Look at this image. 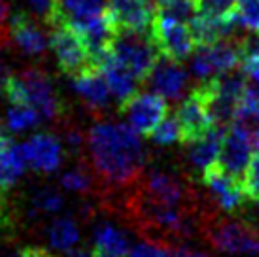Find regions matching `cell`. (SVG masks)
<instances>
[{
    "mask_svg": "<svg viewBox=\"0 0 259 257\" xmlns=\"http://www.w3.org/2000/svg\"><path fill=\"white\" fill-rule=\"evenodd\" d=\"M223 131H225V127L216 125L214 128H210L204 136L197 138L195 142L186 146L187 166H189V172H191L193 178L197 176V178L201 180L202 172L206 170V168H210L212 164L218 163L220 150H222Z\"/></svg>",
    "mask_w": 259,
    "mask_h": 257,
    "instance_id": "19",
    "label": "cell"
},
{
    "mask_svg": "<svg viewBox=\"0 0 259 257\" xmlns=\"http://www.w3.org/2000/svg\"><path fill=\"white\" fill-rule=\"evenodd\" d=\"M201 4L202 0H155V15L191 23V19L201 12Z\"/></svg>",
    "mask_w": 259,
    "mask_h": 257,
    "instance_id": "26",
    "label": "cell"
},
{
    "mask_svg": "<svg viewBox=\"0 0 259 257\" xmlns=\"http://www.w3.org/2000/svg\"><path fill=\"white\" fill-rule=\"evenodd\" d=\"M110 0H53L48 25H68L74 30L108 12Z\"/></svg>",
    "mask_w": 259,
    "mask_h": 257,
    "instance_id": "15",
    "label": "cell"
},
{
    "mask_svg": "<svg viewBox=\"0 0 259 257\" xmlns=\"http://www.w3.org/2000/svg\"><path fill=\"white\" fill-rule=\"evenodd\" d=\"M138 184V193L151 200H157L163 204L180 208H191V202L195 200V195L186 180L178 172L166 170L161 166H153L151 170L144 172Z\"/></svg>",
    "mask_w": 259,
    "mask_h": 257,
    "instance_id": "4",
    "label": "cell"
},
{
    "mask_svg": "<svg viewBox=\"0 0 259 257\" xmlns=\"http://www.w3.org/2000/svg\"><path fill=\"white\" fill-rule=\"evenodd\" d=\"M95 250L110 251V253H129V238L119 227L112 223H101L95 229Z\"/></svg>",
    "mask_w": 259,
    "mask_h": 257,
    "instance_id": "25",
    "label": "cell"
},
{
    "mask_svg": "<svg viewBox=\"0 0 259 257\" xmlns=\"http://www.w3.org/2000/svg\"><path fill=\"white\" fill-rule=\"evenodd\" d=\"M72 87L78 99L85 104L87 110H91L97 117L104 115L112 106L114 95L110 91L108 81L99 66H93L87 72L79 74L78 78L72 79Z\"/></svg>",
    "mask_w": 259,
    "mask_h": 257,
    "instance_id": "16",
    "label": "cell"
},
{
    "mask_svg": "<svg viewBox=\"0 0 259 257\" xmlns=\"http://www.w3.org/2000/svg\"><path fill=\"white\" fill-rule=\"evenodd\" d=\"M95 182H97V176H95L93 168H91V164L87 166V163L83 159H79L76 166L63 172V174H61V180H59L61 187L70 193L91 191L95 186Z\"/></svg>",
    "mask_w": 259,
    "mask_h": 257,
    "instance_id": "27",
    "label": "cell"
},
{
    "mask_svg": "<svg viewBox=\"0 0 259 257\" xmlns=\"http://www.w3.org/2000/svg\"><path fill=\"white\" fill-rule=\"evenodd\" d=\"M29 8L32 10V14L36 15L40 21L50 23L51 10H53V0H25Z\"/></svg>",
    "mask_w": 259,
    "mask_h": 257,
    "instance_id": "36",
    "label": "cell"
},
{
    "mask_svg": "<svg viewBox=\"0 0 259 257\" xmlns=\"http://www.w3.org/2000/svg\"><path fill=\"white\" fill-rule=\"evenodd\" d=\"M87 153L97 182L106 189L137 184L146 168V150L129 123L101 119L87 133Z\"/></svg>",
    "mask_w": 259,
    "mask_h": 257,
    "instance_id": "1",
    "label": "cell"
},
{
    "mask_svg": "<svg viewBox=\"0 0 259 257\" xmlns=\"http://www.w3.org/2000/svg\"><path fill=\"white\" fill-rule=\"evenodd\" d=\"M0 44H12L21 55L40 59L48 53L50 40L44 32L40 21L25 12H15L0 36Z\"/></svg>",
    "mask_w": 259,
    "mask_h": 257,
    "instance_id": "8",
    "label": "cell"
},
{
    "mask_svg": "<svg viewBox=\"0 0 259 257\" xmlns=\"http://www.w3.org/2000/svg\"><path fill=\"white\" fill-rule=\"evenodd\" d=\"M65 208V197L53 187H38L30 195V214L53 216Z\"/></svg>",
    "mask_w": 259,
    "mask_h": 257,
    "instance_id": "28",
    "label": "cell"
},
{
    "mask_svg": "<svg viewBox=\"0 0 259 257\" xmlns=\"http://www.w3.org/2000/svg\"><path fill=\"white\" fill-rule=\"evenodd\" d=\"M27 166L21 144L10 142L4 150H0V195H6L19 182Z\"/></svg>",
    "mask_w": 259,
    "mask_h": 257,
    "instance_id": "23",
    "label": "cell"
},
{
    "mask_svg": "<svg viewBox=\"0 0 259 257\" xmlns=\"http://www.w3.org/2000/svg\"><path fill=\"white\" fill-rule=\"evenodd\" d=\"M6 19H8V0H0V36L6 29Z\"/></svg>",
    "mask_w": 259,
    "mask_h": 257,
    "instance_id": "38",
    "label": "cell"
},
{
    "mask_svg": "<svg viewBox=\"0 0 259 257\" xmlns=\"http://www.w3.org/2000/svg\"><path fill=\"white\" fill-rule=\"evenodd\" d=\"M253 151H255L253 144L250 140V136L246 135V131H242L235 123H231L229 127H225V131H223L222 150H220L218 164L227 174L244 182L246 170L250 166Z\"/></svg>",
    "mask_w": 259,
    "mask_h": 257,
    "instance_id": "13",
    "label": "cell"
},
{
    "mask_svg": "<svg viewBox=\"0 0 259 257\" xmlns=\"http://www.w3.org/2000/svg\"><path fill=\"white\" fill-rule=\"evenodd\" d=\"M233 15L238 27L250 32H259V0H237Z\"/></svg>",
    "mask_w": 259,
    "mask_h": 257,
    "instance_id": "31",
    "label": "cell"
},
{
    "mask_svg": "<svg viewBox=\"0 0 259 257\" xmlns=\"http://www.w3.org/2000/svg\"><path fill=\"white\" fill-rule=\"evenodd\" d=\"M68 257H93V251H89V250H72V251H68Z\"/></svg>",
    "mask_w": 259,
    "mask_h": 257,
    "instance_id": "42",
    "label": "cell"
},
{
    "mask_svg": "<svg viewBox=\"0 0 259 257\" xmlns=\"http://www.w3.org/2000/svg\"><path fill=\"white\" fill-rule=\"evenodd\" d=\"M150 36L153 44L157 46L159 53L176 63H184L187 57L193 55L197 48L189 23L174 21L159 15H155V19L151 23Z\"/></svg>",
    "mask_w": 259,
    "mask_h": 257,
    "instance_id": "9",
    "label": "cell"
},
{
    "mask_svg": "<svg viewBox=\"0 0 259 257\" xmlns=\"http://www.w3.org/2000/svg\"><path fill=\"white\" fill-rule=\"evenodd\" d=\"M174 253H176V257H204V255H201V253H195V251H191V250H186V248H180V250H176Z\"/></svg>",
    "mask_w": 259,
    "mask_h": 257,
    "instance_id": "40",
    "label": "cell"
},
{
    "mask_svg": "<svg viewBox=\"0 0 259 257\" xmlns=\"http://www.w3.org/2000/svg\"><path fill=\"white\" fill-rule=\"evenodd\" d=\"M25 257H53L48 250H42V248H25Z\"/></svg>",
    "mask_w": 259,
    "mask_h": 257,
    "instance_id": "39",
    "label": "cell"
},
{
    "mask_svg": "<svg viewBox=\"0 0 259 257\" xmlns=\"http://www.w3.org/2000/svg\"><path fill=\"white\" fill-rule=\"evenodd\" d=\"M150 138L157 146H170V144L178 142L180 140V131H178L176 117H168L166 115L165 119L161 121V125L150 135Z\"/></svg>",
    "mask_w": 259,
    "mask_h": 257,
    "instance_id": "32",
    "label": "cell"
},
{
    "mask_svg": "<svg viewBox=\"0 0 259 257\" xmlns=\"http://www.w3.org/2000/svg\"><path fill=\"white\" fill-rule=\"evenodd\" d=\"M8 144H10V138H8L6 131L2 127V123H0V150H4Z\"/></svg>",
    "mask_w": 259,
    "mask_h": 257,
    "instance_id": "41",
    "label": "cell"
},
{
    "mask_svg": "<svg viewBox=\"0 0 259 257\" xmlns=\"http://www.w3.org/2000/svg\"><path fill=\"white\" fill-rule=\"evenodd\" d=\"M233 123L246 131V135L250 136L253 144V150L259 151V85L250 83L246 87Z\"/></svg>",
    "mask_w": 259,
    "mask_h": 257,
    "instance_id": "22",
    "label": "cell"
},
{
    "mask_svg": "<svg viewBox=\"0 0 259 257\" xmlns=\"http://www.w3.org/2000/svg\"><path fill=\"white\" fill-rule=\"evenodd\" d=\"M99 68L102 70L104 78L108 81V87L112 95H114V100L117 102V106L123 104L127 99H131L135 93H138V83L140 81L117 59H114L112 53L102 61Z\"/></svg>",
    "mask_w": 259,
    "mask_h": 257,
    "instance_id": "21",
    "label": "cell"
},
{
    "mask_svg": "<svg viewBox=\"0 0 259 257\" xmlns=\"http://www.w3.org/2000/svg\"><path fill=\"white\" fill-rule=\"evenodd\" d=\"M6 99L10 100V104L14 102L30 104L46 121L63 123V125L66 123L68 106L63 97L57 93L50 74L42 68L29 66L14 74L8 83Z\"/></svg>",
    "mask_w": 259,
    "mask_h": 257,
    "instance_id": "2",
    "label": "cell"
},
{
    "mask_svg": "<svg viewBox=\"0 0 259 257\" xmlns=\"http://www.w3.org/2000/svg\"><path fill=\"white\" fill-rule=\"evenodd\" d=\"M50 48L57 59L59 70L66 78H78L95 66L81 36L68 25H51Z\"/></svg>",
    "mask_w": 259,
    "mask_h": 257,
    "instance_id": "5",
    "label": "cell"
},
{
    "mask_svg": "<svg viewBox=\"0 0 259 257\" xmlns=\"http://www.w3.org/2000/svg\"><path fill=\"white\" fill-rule=\"evenodd\" d=\"M42 115L38 114L30 104H23V102H14L10 104L6 112V125L12 133H25L30 128L38 127L42 123Z\"/></svg>",
    "mask_w": 259,
    "mask_h": 257,
    "instance_id": "29",
    "label": "cell"
},
{
    "mask_svg": "<svg viewBox=\"0 0 259 257\" xmlns=\"http://www.w3.org/2000/svg\"><path fill=\"white\" fill-rule=\"evenodd\" d=\"M108 12L117 30L150 32L155 19V0H110Z\"/></svg>",
    "mask_w": 259,
    "mask_h": 257,
    "instance_id": "17",
    "label": "cell"
},
{
    "mask_svg": "<svg viewBox=\"0 0 259 257\" xmlns=\"http://www.w3.org/2000/svg\"><path fill=\"white\" fill-rule=\"evenodd\" d=\"M237 0H202L201 10L216 15H229L235 12Z\"/></svg>",
    "mask_w": 259,
    "mask_h": 257,
    "instance_id": "35",
    "label": "cell"
},
{
    "mask_svg": "<svg viewBox=\"0 0 259 257\" xmlns=\"http://www.w3.org/2000/svg\"><path fill=\"white\" fill-rule=\"evenodd\" d=\"M176 123H178V131H180V140L182 146L195 142L197 138H201L208 133L210 128L216 127L214 117L210 114L206 100L199 93V89L193 87L191 93L180 102V106L176 110Z\"/></svg>",
    "mask_w": 259,
    "mask_h": 257,
    "instance_id": "11",
    "label": "cell"
},
{
    "mask_svg": "<svg viewBox=\"0 0 259 257\" xmlns=\"http://www.w3.org/2000/svg\"><path fill=\"white\" fill-rule=\"evenodd\" d=\"M46 238L53 250L57 251H72L79 242V227L76 220L70 216L55 218L46 229Z\"/></svg>",
    "mask_w": 259,
    "mask_h": 257,
    "instance_id": "24",
    "label": "cell"
},
{
    "mask_svg": "<svg viewBox=\"0 0 259 257\" xmlns=\"http://www.w3.org/2000/svg\"><path fill=\"white\" fill-rule=\"evenodd\" d=\"M0 257H25V251H14V253H6V255H0Z\"/></svg>",
    "mask_w": 259,
    "mask_h": 257,
    "instance_id": "44",
    "label": "cell"
},
{
    "mask_svg": "<svg viewBox=\"0 0 259 257\" xmlns=\"http://www.w3.org/2000/svg\"><path fill=\"white\" fill-rule=\"evenodd\" d=\"M206 236L214 248L227 253H238V255L259 253V227L248 220L244 222L214 220L206 225Z\"/></svg>",
    "mask_w": 259,
    "mask_h": 257,
    "instance_id": "6",
    "label": "cell"
},
{
    "mask_svg": "<svg viewBox=\"0 0 259 257\" xmlns=\"http://www.w3.org/2000/svg\"><path fill=\"white\" fill-rule=\"evenodd\" d=\"M244 191L248 200H259V151L253 153L244 176Z\"/></svg>",
    "mask_w": 259,
    "mask_h": 257,
    "instance_id": "33",
    "label": "cell"
},
{
    "mask_svg": "<svg viewBox=\"0 0 259 257\" xmlns=\"http://www.w3.org/2000/svg\"><path fill=\"white\" fill-rule=\"evenodd\" d=\"M12 76H14V72L8 68L6 63H2V61H0V99H2V97H6L8 83H10Z\"/></svg>",
    "mask_w": 259,
    "mask_h": 257,
    "instance_id": "37",
    "label": "cell"
},
{
    "mask_svg": "<svg viewBox=\"0 0 259 257\" xmlns=\"http://www.w3.org/2000/svg\"><path fill=\"white\" fill-rule=\"evenodd\" d=\"M129 257H176V253L157 242H140L131 250Z\"/></svg>",
    "mask_w": 259,
    "mask_h": 257,
    "instance_id": "34",
    "label": "cell"
},
{
    "mask_svg": "<svg viewBox=\"0 0 259 257\" xmlns=\"http://www.w3.org/2000/svg\"><path fill=\"white\" fill-rule=\"evenodd\" d=\"M238 64H240L238 40H222L212 46H199L191 55L189 70L193 74V78L206 81L216 76L237 70Z\"/></svg>",
    "mask_w": 259,
    "mask_h": 257,
    "instance_id": "7",
    "label": "cell"
},
{
    "mask_svg": "<svg viewBox=\"0 0 259 257\" xmlns=\"http://www.w3.org/2000/svg\"><path fill=\"white\" fill-rule=\"evenodd\" d=\"M93 257H127V255H121V253H110V251H102V250H93Z\"/></svg>",
    "mask_w": 259,
    "mask_h": 257,
    "instance_id": "43",
    "label": "cell"
},
{
    "mask_svg": "<svg viewBox=\"0 0 259 257\" xmlns=\"http://www.w3.org/2000/svg\"><path fill=\"white\" fill-rule=\"evenodd\" d=\"M189 27H191L193 38L197 42V48H199V46H212V44H218L222 40H227L233 34V29L237 27V21H235L233 14L216 15L201 10L191 19Z\"/></svg>",
    "mask_w": 259,
    "mask_h": 257,
    "instance_id": "20",
    "label": "cell"
},
{
    "mask_svg": "<svg viewBox=\"0 0 259 257\" xmlns=\"http://www.w3.org/2000/svg\"><path fill=\"white\" fill-rule=\"evenodd\" d=\"M21 146L29 168L38 174H51L63 164L66 150L61 136L57 138L51 133H38Z\"/></svg>",
    "mask_w": 259,
    "mask_h": 257,
    "instance_id": "14",
    "label": "cell"
},
{
    "mask_svg": "<svg viewBox=\"0 0 259 257\" xmlns=\"http://www.w3.org/2000/svg\"><path fill=\"white\" fill-rule=\"evenodd\" d=\"M240 46V64L238 68L248 79L259 85V38H242Z\"/></svg>",
    "mask_w": 259,
    "mask_h": 257,
    "instance_id": "30",
    "label": "cell"
},
{
    "mask_svg": "<svg viewBox=\"0 0 259 257\" xmlns=\"http://www.w3.org/2000/svg\"><path fill=\"white\" fill-rule=\"evenodd\" d=\"M146 81L155 93L165 97L166 100H182L189 85V74L182 66V63L161 55Z\"/></svg>",
    "mask_w": 259,
    "mask_h": 257,
    "instance_id": "18",
    "label": "cell"
},
{
    "mask_svg": "<svg viewBox=\"0 0 259 257\" xmlns=\"http://www.w3.org/2000/svg\"><path fill=\"white\" fill-rule=\"evenodd\" d=\"M119 112L138 135L150 136L168 115V100L155 91L153 93L138 91L123 104H119Z\"/></svg>",
    "mask_w": 259,
    "mask_h": 257,
    "instance_id": "10",
    "label": "cell"
},
{
    "mask_svg": "<svg viewBox=\"0 0 259 257\" xmlns=\"http://www.w3.org/2000/svg\"><path fill=\"white\" fill-rule=\"evenodd\" d=\"M201 182L208 187L212 199L218 206L227 214H238L248 204V197L244 191V182L237 180L220 168V164H212L202 172Z\"/></svg>",
    "mask_w": 259,
    "mask_h": 257,
    "instance_id": "12",
    "label": "cell"
},
{
    "mask_svg": "<svg viewBox=\"0 0 259 257\" xmlns=\"http://www.w3.org/2000/svg\"><path fill=\"white\" fill-rule=\"evenodd\" d=\"M112 55L140 83L148 79L161 57L150 32H135V30H117L112 44Z\"/></svg>",
    "mask_w": 259,
    "mask_h": 257,
    "instance_id": "3",
    "label": "cell"
}]
</instances>
